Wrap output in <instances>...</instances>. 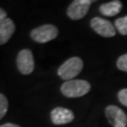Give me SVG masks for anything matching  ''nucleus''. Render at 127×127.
Segmentation results:
<instances>
[{"label": "nucleus", "instance_id": "f257e3e1", "mask_svg": "<svg viewBox=\"0 0 127 127\" xmlns=\"http://www.w3.org/2000/svg\"><path fill=\"white\" fill-rule=\"evenodd\" d=\"M91 84L86 80L73 79L65 81L60 87L61 93L68 98H78L86 95L91 91Z\"/></svg>", "mask_w": 127, "mask_h": 127}, {"label": "nucleus", "instance_id": "f03ea898", "mask_svg": "<svg viewBox=\"0 0 127 127\" xmlns=\"http://www.w3.org/2000/svg\"><path fill=\"white\" fill-rule=\"evenodd\" d=\"M84 67L83 60L78 57H73L67 59L58 70V74L61 79L66 81L73 80V78L77 76L81 73Z\"/></svg>", "mask_w": 127, "mask_h": 127}, {"label": "nucleus", "instance_id": "7ed1b4c3", "mask_svg": "<svg viewBox=\"0 0 127 127\" xmlns=\"http://www.w3.org/2000/svg\"><path fill=\"white\" fill-rule=\"evenodd\" d=\"M59 35V29L54 25H42L34 28L30 32L33 41L39 43H45L56 39Z\"/></svg>", "mask_w": 127, "mask_h": 127}, {"label": "nucleus", "instance_id": "20e7f679", "mask_svg": "<svg viewBox=\"0 0 127 127\" xmlns=\"http://www.w3.org/2000/svg\"><path fill=\"white\" fill-rule=\"evenodd\" d=\"M92 0H74L67 9V15L72 20H80L89 11Z\"/></svg>", "mask_w": 127, "mask_h": 127}, {"label": "nucleus", "instance_id": "39448f33", "mask_svg": "<svg viewBox=\"0 0 127 127\" xmlns=\"http://www.w3.org/2000/svg\"><path fill=\"white\" fill-rule=\"evenodd\" d=\"M17 68L19 72L23 74H30L34 71L35 63H34V58L31 50L29 49H23L19 52L17 56Z\"/></svg>", "mask_w": 127, "mask_h": 127}, {"label": "nucleus", "instance_id": "423d86ee", "mask_svg": "<svg viewBox=\"0 0 127 127\" xmlns=\"http://www.w3.org/2000/svg\"><path fill=\"white\" fill-rule=\"evenodd\" d=\"M105 116L113 127H126L127 115L117 105H108L105 108Z\"/></svg>", "mask_w": 127, "mask_h": 127}, {"label": "nucleus", "instance_id": "0eeeda50", "mask_svg": "<svg viewBox=\"0 0 127 127\" xmlns=\"http://www.w3.org/2000/svg\"><path fill=\"white\" fill-rule=\"evenodd\" d=\"M91 27L97 34L104 38H111L116 35V28L108 20L94 17L91 19Z\"/></svg>", "mask_w": 127, "mask_h": 127}, {"label": "nucleus", "instance_id": "6e6552de", "mask_svg": "<svg viewBox=\"0 0 127 127\" xmlns=\"http://www.w3.org/2000/svg\"><path fill=\"white\" fill-rule=\"evenodd\" d=\"M74 114L72 110L65 107H56L51 112V121L56 125L67 124L73 122Z\"/></svg>", "mask_w": 127, "mask_h": 127}, {"label": "nucleus", "instance_id": "1a4fd4ad", "mask_svg": "<svg viewBox=\"0 0 127 127\" xmlns=\"http://www.w3.org/2000/svg\"><path fill=\"white\" fill-rule=\"evenodd\" d=\"M15 31V24L10 18H7L0 26V44H5L9 41Z\"/></svg>", "mask_w": 127, "mask_h": 127}, {"label": "nucleus", "instance_id": "9d476101", "mask_svg": "<svg viewBox=\"0 0 127 127\" xmlns=\"http://www.w3.org/2000/svg\"><path fill=\"white\" fill-rule=\"evenodd\" d=\"M123 9V3L119 0H114L100 6V12L104 16L112 17L121 12Z\"/></svg>", "mask_w": 127, "mask_h": 127}, {"label": "nucleus", "instance_id": "9b49d317", "mask_svg": "<svg viewBox=\"0 0 127 127\" xmlns=\"http://www.w3.org/2000/svg\"><path fill=\"white\" fill-rule=\"evenodd\" d=\"M115 28L116 30H118L120 34L127 35V15L115 21Z\"/></svg>", "mask_w": 127, "mask_h": 127}, {"label": "nucleus", "instance_id": "f8f14e48", "mask_svg": "<svg viewBox=\"0 0 127 127\" xmlns=\"http://www.w3.org/2000/svg\"><path fill=\"white\" fill-rule=\"evenodd\" d=\"M9 107V102L6 96L2 93H0V120L4 117Z\"/></svg>", "mask_w": 127, "mask_h": 127}, {"label": "nucleus", "instance_id": "ddd939ff", "mask_svg": "<svg viewBox=\"0 0 127 127\" xmlns=\"http://www.w3.org/2000/svg\"><path fill=\"white\" fill-rule=\"evenodd\" d=\"M117 67L119 70L127 73V54L121 56L117 60Z\"/></svg>", "mask_w": 127, "mask_h": 127}, {"label": "nucleus", "instance_id": "4468645a", "mask_svg": "<svg viewBox=\"0 0 127 127\" xmlns=\"http://www.w3.org/2000/svg\"><path fill=\"white\" fill-rule=\"evenodd\" d=\"M118 98L121 104L127 107V89H123L119 91Z\"/></svg>", "mask_w": 127, "mask_h": 127}, {"label": "nucleus", "instance_id": "2eb2a0df", "mask_svg": "<svg viewBox=\"0 0 127 127\" xmlns=\"http://www.w3.org/2000/svg\"><path fill=\"white\" fill-rule=\"evenodd\" d=\"M7 18H8V17H7V12H6L3 9H0V26L3 24V22H4Z\"/></svg>", "mask_w": 127, "mask_h": 127}, {"label": "nucleus", "instance_id": "dca6fc26", "mask_svg": "<svg viewBox=\"0 0 127 127\" xmlns=\"http://www.w3.org/2000/svg\"><path fill=\"white\" fill-rule=\"evenodd\" d=\"M0 127H20L19 125L17 124H14V123H5V124H2V125H0Z\"/></svg>", "mask_w": 127, "mask_h": 127}]
</instances>
